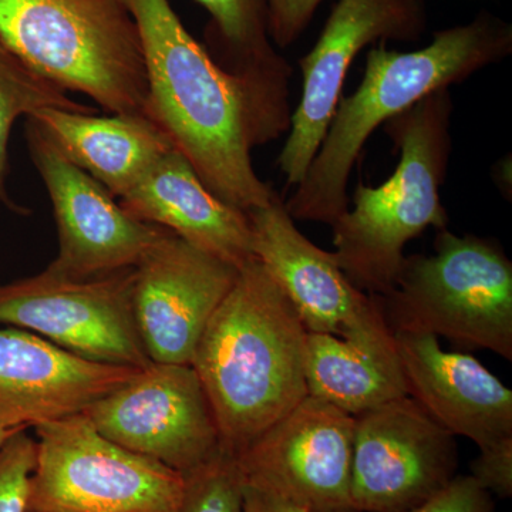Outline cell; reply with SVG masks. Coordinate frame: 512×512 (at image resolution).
<instances>
[{"label":"cell","mask_w":512,"mask_h":512,"mask_svg":"<svg viewBox=\"0 0 512 512\" xmlns=\"http://www.w3.org/2000/svg\"><path fill=\"white\" fill-rule=\"evenodd\" d=\"M143 42L144 116L187 158L202 183L244 212L275 195L252 164V150L291 127V106L225 70L192 37L170 0H127Z\"/></svg>","instance_id":"6da1fadb"},{"label":"cell","mask_w":512,"mask_h":512,"mask_svg":"<svg viewBox=\"0 0 512 512\" xmlns=\"http://www.w3.org/2000/svg\"><path fill=\"white\" fill-rule=\"evenodd\" d=\"M512 53V25L481 10L470 22L433 33L413 52L377 43L366 55L362 83L340 99L328 131L301 183L285 202L293 221L332 227L348 210V184L357 158L377 128L417 101L450 89Z\"/></svg>","instance_id":"7a4b0ae2"},{"label":"cell","mask_w":512,"mask_h":512,"mask_svg":"<svg viewBox=\"0 0 512 512\" xmlns=\"http://www.w3.org/2000/svg\"><path fill=\"white\" fill-rule=\"evenodd\" d=\"M308 333L258 259L239 269L191 362L210 400L222 446L232 453L308 397Z\"/></svg>","instance_id":"3957f363"},{"label":"cell","mask_w":512,"mask_h":512,"mask_svg":"<svg viewBox=\"0 0 512 512\" xmlns=\"http://www.w3.org/2000/svg\"><path fill=\"white\" fill-rule=\"evenodd\" d=\"M453 111L450 89H440L383 124L400 153L394 174L379 187L357 185L353 208L332 224L333 255L360 291H392L404 247L427 228L448 227L441 187L453 148Z\"/></svg>","instance_id":"277c9868"},{"label":"cell","mask_w":512,"mask_h":512,"mask_svg":"<svg viewBox=\"0 0 512 512\" xmlns=\"http://www.w3.org/2000/svg\"><path fill=\"white\" fill-rule=\"evenodd\" d=\"M0 40L64 92L143 114V42L127 0H0Z\"/></svg>","instance_id":"5b68a950"},{"label":"cell","mask_w":512,"mask_h":512,"mask_svg":"<svg viewBox=\"0 0 512 512\" xmlns=\"http://www.w3.org/2000/svg\"><path fill=\"white\" fill-rule=\"evenodd\" d=\"M377 298L393 335L429 333L512 360V262L495 239L440 229L434 254L406 256Z\"/></svg>","instance_id":"8992f818"},{"label":"cell","mask_w":512,"mask_h":512,"mask_svg":"<svg viewBox=\"0 0 512 512\" xmlns=\"http://www.w3.org/2000/svg\"><path fill=\"white\" fill-rule=\"evenodd\" d=\"M28 512H177L185 477L106 439L84 413L40 424Z\"/></svg>","instance_id":"52a82bcc"},{"label":"cell","mask_w":512,"mask_h":512,"mask_svg":"<svg viewBox=\"0 0 512 512\" xmlns=\"http://www.w3.org/2000/svg\"><path fill=\"white\" fill-rule=\"evenodd\" d=\"M136 268L89 278L49 271L0 285V323L36 333L94 362L146 367L134 318Z\"/></svg>","instance_id":"ba28073f"},{"label":"cell","mask_w":512,"mask_h":512,"mask_svg":"<svg viewBox=\"0 0 512 512\" xmlns=\"http://www.w3.org/2000/svg\"><path fill=\"white\" fill-rule=\"evenodd\" d=\"M429 28L427 0H338L315 46L299 59L303 86L278 156L286 184L305 177L342 99L353 60L365 47L419 42Z\"/></svg>","instance_id":"9c48e42d"},{"label":"cell","mask_w":512,"mask_h":512,"mask_svg":"<svg viewBox=\"0 0 512 512\" xmlns=\"http://www.w3.org/2000/svg\"><path fill=\"white\" fill-rule=\"evenodd\" d=\"M353 417L350 491L357 511L413 510L457 476L456 436L412 397Z\"/></svg>","instance_id":"30bf717a"},{"label":"cell","mask_w":512,"mask_h":512,"mask_svg":"<svg viewBox=\"0 0 512 512\" xmlns=\"http://www.w3.org/2000/svg\"><path fill=\"white\" fill-rule=\"evenodd\" d=\"M26 120L30 157L52 201L59 234V252L46 271L89 278L136 268L170 231L131 217L35 121Z\"/></svg>","instance_id":"8fae6325"},{"label":"cell","mask_w":512,"mask_h":512,"mask_svg":"<svg viewBox=\"0 0 512 512\" xmlns=\"http://www.w3.org/2000/svg\"><path fill=\"white\" fill-rule=\"evenodd\" d=\"M84 414L106 439L183 474L222 447L210 400L191 365L151 362Z\"/></svg>","instance_id":"7c38bea8"},{"label":"cell","mask_w":512,"mask_h":512,"mask_svg":"<svg viewBox=\"0 0 512 512\" xmlns=\"http://www.w3.org/2000/svg\"><path fill=\"white\" fill-rule=\"evenodd\" d=\"M355 417L308 396L235 454L245 485L308 512H359L352 500Z\"/></svg>","instance_id":"4fadbf2b"},{"label":"cell","mask_w":512,"mask_h":512,"mask_svg":"<svg viewBox=\"0 0 512 512\" xmlns=\"http://www.w3.org/2000/svg\"><path fill=\"white\" fill-rule=\"evenodd\" d=\"M247 214L255 259L285 293L308 332L346 340L392 333L377 295L357 289L333 252L323 251L296 228L278 192L266 207Z\"/></svg>","instance_id":"5bb4252c"},{"label":"cell","mask_w":512,"mask_h":512,"mask_svg":"<svg viewBox=\"0 0 512 512\" xmlns=\"http://www.w3.org/2000/svg\"><path fill=\"white\" fill-rule=\"evenodd\" d=\"M238 274L173 232L144 256L136 266L133 306L151 362L191 365L205 326Z\"/></svg>","instance_id":"9a60e30c"},{"label":"cell","mask_w":512,"mask_h":512,"mask_svg":"<svg viewBox=\"0 0 512 512\" xmlns=\"http://www.w3.org/2000/svg\"><path fill=\"white\" fill-rule=\"evenodd\" d=\"M138 372L84 359L28 330L0 329V427L28 429L84 413Z\"/></svg>","instance_id":"2e32d148"},{"label":"cell","mask_w":512,"mask_h":512,"mask_svg":"<svg viewBox=\"0 0 512 512\" xmlns=\"http://www.w3.org/2000/svg\"><path fill=\"white\" fill-rule=\"evenodd\" d=\"M407 396L478 448L512 439V392L476 357L447 352L429 333H394Z\"/></svg>","instance_id":"e0dca14e"},{"label":"cell","mask_w":512,"mask_h":512,"mask_svg":"<svg viewBox=\"0 0 512 512\" xmlns=\"http://www.w3.org/2000/svg\"><path fill=\"white\" fill-rule=\"evenodd\" d=\"M119 204L131 217L168 229L235 268L255 259L247 212L218 198L174 148L119 198Z\"/></svg>","instance_id":"ac0fdd59"},{"label":"cell","mask_w":512,"mask_h":512,"mask_svg":"<svg viewBox=\"0 0 512 512\" xmlns=\"http://www.w3.org/2000/svg\"><path fill=\"white\" fill-rule=\"evenodd\" d=\"M57 148L121 198L154 164L173 150L168 138L143 114L96 116L46 107L28 117Z\"/></svg>","instance_id":"d6986e66"},{"label":"cell","mask_w":512,"mask_h":512,"mask_svg":"<svg viewBox=\"0 0 512 512\" xmlns=\"http://www.w3.org/2000/svg\"><path fill=\"white\" fill-rule=\"evenodd\" d=\"M305 377L308 396L350 416L407 396L393 333L375 339L346 340L309 332Z\"/></svg>","instance_id":"ffe728a7"},{"label":"cell","mask_w":512,"mask_h":512,"mask_svg":"<svg viewBox=\"0 0 512 512\" xmlns=\"http://www.w3.org/2000/svg\"><path fill=\"white\" fill-rule=\"evenodd\" d=\"M195 2L210 15L205 49L215 62L228 72L252 80L281 103L289 104L293 70L269 36L266 0Z\"/></svg>","instance_id":"44dd1931"},{"label":"cell","mask_w":512,"mask_h":512,"mask_svg":"<svg viewBox=\"0 0 512 512\" xmlns=\"http://www.w3.org/2000/svg\"><path fill=\"white\" fill-rule=\"evenodd\" d=\"M46 107L93 113L92 107L73 101L56 84L30 69L0 40V202L12 210L18 208L6 191L10 133L20 117L28 119Z\"/></svg>","instance_id":"7402d4cb"},{"label":"cell","mask_w":512,"mask_h":512,"mask_svg":"<svg viewBox=\"0 0 512 512\" xmlns=\"http://www.w3.org/2000/svg\"><path fill=\"white\" fill-rule=\"evenodd\" d=\"M184 477V495L177 512L242 511L244 478L235 453L228 448L222 446Z\"/></svg>","instance_id":"603a6c76"},{"label":"cell","mask_w":512,"mask_h":512,"mask_svg":"<svg viewBox=\"0 0 512 512\" xmlns=\"http://www.w3.org/2000/svg\"><path fill=\"white\" fill-rule=\"evenodd\" d=\"M36 440L26 430L0 447V512H28L30 476L35 470Z\"/></svg>","instance_id":"cb8c5ba5"},{"label":"cell","mask_w":512,"mask_h":512,"mask_svg":"<svg viewBox=\"0 0 512 512\" xmlns=\"http://www.w3.org/2000/svg\"><path fill=\"white\" fill-rule=\"evenodd\" d=\"M407 512H495L493 495L473 476H456L429 500Z\"/></svg>","instance_id":"d4e9b609"},{"label":"cell","mask_w":512,"mask_h":512,"mask_svg":"<svg viewBox=\"0 0 512 512\" xmlns=\"http://www.w3.org/2000/svg\"><path fill=\"white\" fill-rule=\"evenodd\" d=\"M323 0H266L268 30L279 49L292 46L311 25Z\"/></svg>","instance_id":"484cf974"},{"label":"cell","mask_w":512,"mask_h":512,"mask_svg":"<svg viewBox=\"0 0 512 512\" xmlns=\"http://www.w3.org/2000/svg\"><path fill=\"white\" fill-rule=\"evenodd\" d=\"M491 495L507 500L512 495V439L481 448L471 463V474Z\"/></svg>","instance_id":"4316f807"},{"label":"cell","mask_w":512,"mask_h":512,"mask_svg":"<svg viewBox=\"0 0 512 512\" xmlns=\"http://www.w3.org/2000/svg\"><path fill=\"white\" fill-rule=\"evenodd\" d=\"M241 512H308L281 495L245 485Z\"/></svg>","instance_id":"83f0119b"},{"label":"cell","mask_w":512,"mask_h":512,"mask_svg":"<svg viewBox=\"0 0 512 512\" xmlns=\"http://www.w3.org/2000/svg\"><path fill=\"white\" fill-rule=\"evenodd\" d=\"M22 430L26 429H3V427H0V447H2V444L5 443L6 440H9L13 434L19 433V431Z\"/></svg>","instance_id":"f1b7e54d"}]
</instances>
